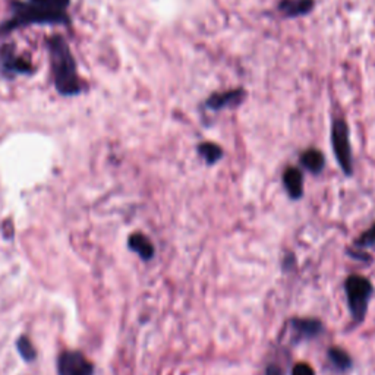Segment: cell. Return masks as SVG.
Here are the masks:
<instances>
[{"instance_id":"1","label":"cell","mask_w":375,"mask_h":375,"mask_svg":"<svg viewBox=\"0 0 375 375\" xmlns=\"http://www.w3.org/2000/svg\"><path fill=\"white\" fill-rule=\"evenodd\" d=\"M69 0H27L15 3L14 15L5 22L3 31L28 23H59L66 21Z\"/></svg>"},{"instance_id":"2","label":"cell","mask_w":375,"mask_h":375,"mask_svg":"<svg viewBox=\"0 0 375 375\" xmlns=\"http://www.w3.org/2000/svg\"><path fill=\"white\" fill-rule=\"evenodd\" d=\"M48 50H50L57 91L64 95H74L79 93L81 81L78 78L75 60L70 53L68 43L60 37H53L48 41Z\"/></svg>"},{"instance_id":"3","label":"cell","mask_w":375,"mask_h":375,"mask_svg":"<svg viewBox=\"0 0 375 375\" xmlns=\"http://www.w3.org/2000/svg\"><path fill=\"white\" fill-rule=\"evenodd\" d=\"M346 295H347V305L350 314L355 318V321H362L365 317L369 298L372 295V285L368 279L362 276H350L345 283Z\"/></svg>"},{"instance_id":"4","label":"cell","mask_w":375,"mask_h":375,"mask_svg":"<svg viewBox=\"0 0 375 375\" xmlns=\"http://www.w3.org/2000/svg\"><path fill=\"white\" fill-rule=\"evenodd\" d=\"M333 140V150L336 153V159L340 164L342 171L346 175H352L354 164H352V150H350L349 142V129L343 120H336L333 124L331 131Z\"/></svg>"},{"instance_id":"5","label":"cell","mask_w":375,"mask_h":375,"mask_svg":"<svg viewBox=\"0 0 375 375\" xmlns=\"http://www.w3.org/2000/svg\"><path fill=\"white\" fill-rule=\"evenodd\" d=\"M59 375H93V365L78 352H65L59 358Z\"/></svg>"},{"instance_id":"6","label":"cell","mask_w":375,"mask_h":375,"mask_svg":"<svg viewBox=\"0 0 375 375\" xmlns=\"http://www.w3.org/2000/svg\"><path fill=\"white\" fill-rule=\"evenodd\" d=\"M283 184L290 195V198L299 200L304 193V176H302L300 171L295 167H289L286 169V172L283 175Z\"/></svg>"},{"instance_id":"7","label":"cell","mask_w":375,"mask_h":375,"mask_svg":"<svg viewBox=\"0 0 375 375\" xmlns=\"http://www.w3.org/2000/svg\"><path fill=\"white\" fill-rule=\"evenodd\" d=\"M292 327L299 334V337H316L323 331V324L318 320L312 318H299L292 320Z\"/></svg>"},{"instance_id":"8","label":"cell","mask_w":375,"mask_h":375,"mask_svg":"<svg viewBox=\"0 0 375 375\" xmlns=\"http://www.w3.org/2000/svg\"><path fill=\"white\" fill-rule=\"evenodd\" d=\"M129 247L144 260H151L154 256L153 244L148 240V238H145L141 233H135L129 238Z\"/></svg>"},{"instance_id":"9","label":"cell","mask_w":375,"mask_h":375,"mask_svg":"<svg viewBox=\"0 0 375 375\" xmlns=\"http://www.w3.org/2000/svg\"><path fill=\"white\" fill-rule=\"evenodd\" d=\"M300 162L312 173H320L324 167V155L318 150H307L300 157Z\"/></svg>"},{"instance_id":"10","label":"cell","mask_w":375,"mask_h":375,"mask_svg":"<svg viewBox=\"0 0 375 375\" xmlns=\"http://www.w3.org/2000/svg\"><path fill=\"white\" fill-rule=\"evenodd\" d=\"M280 8L289 17L304 15L312 8V0H283Z\"/></svg>"},{"instance_id":"11","label":"cell","mask_w":375,"mask_h":375,"mask_svg":"<svg viewBox=\"0 0 375 375\" xmlns=\"http://www.w3.org/2000/svg\"><path fill=\"white\" fill-rule=\"evenodd\" d=\"M2 64L3 69L10 72V74H22V72L28 70V64L23 62L21 57H15L12 52H3L2 53Z\"/></svg>"},{"instance_id":"12","label":"cell","mask_w":375,"mask_h":375,"mask_svg":"<svg viewBox=\"0 0 375 375\" xmlns=\"http://www.w3.org/2000/svg\"><path fill=\"white\" fill-rule=\"evenodd\" d=\"M242 91H231V93H224V94H217L213 95L209 100V106L213 108H222L224 106H231L235 104L240 100Z\"/></svg>"},{"instance_id":"13","label":"cell","mask_w":375,"mask_h":375,"mask_svg":"<svg viewBox=\"0 0 375 375\" xmlns=\"http://www.w3.org/2000/svg\"><path fill=\"white\" fill-rule=\"evenodd\" d=\"M198 151H200L202 159L205 162H207L209 164L217 163V162H219L222 159V155H223L222 148L219 147V145H215L213 142H204V144H201L200 147H198Z\"/></svg>"},{"instance_id":"14","label":"cell","mask_w":375,"mask_h":375,"mask_svg":"<svg viewBox=\"0 0 375 375\" xmlns=\"http://www.w3.org/2000/svg\"><path fill=\"white\" fill-rule=\"evenodd\" d=\"M329 358L333 362V365L336 368L340 369V371H346V369H349L350 367H352V359H350L349 354L345 352L343 349L331 347L329 350Z\"/></svg>"},{"instance_id":"15","label":"cell","mask_w":375,"mask_h":375,"mask_svg":"<svg viewBox=\"0 0 375 375\" xmlns=\"http://www.w3.org/2000/svg\"><path fill=\"white\" fill-rule=\"evenodd\" d=\"M355 245L358 248H371L375 245V223L368 229V231L365 233H362L356 242Z\"/></svg>"},{"instance_id":"16","label":"cell","mask_w":375,"mask_h":375,"mask_svg":"<svg viewBox=\"0 0 375 375\" xmlns=\"http://www.w3.org/2000/svg\"><path fill=\"white\" fill-rule=\"evenodd\" d=\"M18 349H19L21 355H22L23 358H26L27 360L34 359V356H35V350H34V347L31 346V343H30L28 338L22 337L21 340L18 342Z\"/></svg>"},{"instance_id":"17","label":"cell","mask_w":375,"mask_h":375,"mask_svg":"<svg viewBox=\"0 0 375 375\" xmlns=\"http://www.w3.org/2000/svg\"><path fill=\"white\" fill-rule=\"evenodd\" d=\"M292 375H316V371L312 369L305 362H300V364H296L292 369Z\"/></svg>"},{"instance_id":"18","label":"cell","mask_w":375,"mask_h":375,"mask_svg":"<svg viewBox=\"0 0 375 375\" xmlns=\"http://www.w3.org/2000/svg\"><path fill=\"white\" fill-rule=\"evenodd\" d=\"M265 375H283V371L279 367L270 365L267 369H265Z\"/></svg>"}]
</instances>
